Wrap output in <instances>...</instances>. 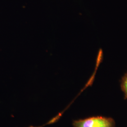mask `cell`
Wrapping results in <instances>:
<instances>
[{"instance_id":"cell-1","label":"cell","mask_w":127,"mask_h":127,"mask_svg":"<svg viewBox=\"0 0 127 127\" xmlns=\"http://www.w3.org/2000/svg\"><path fill=\"white\" fill-rule=\"evenodd\" d=\"M73 126L74 127H115V123L112 118L95 116L74 121Z\"/></svg>"},{"instance_id":"cell-2","label":"cell","mask_w":127,"mask_h":127,"mask_svg":"<svg viewBox=\"0 0 127 127\" xmlns=\"http://www.w3.org/2000/svg\"><path fill=\"white\" fill-rule=\"evenodd\" d=\"M121 85L122 91L124 93L125 98L127 99V73L123 77Z\"/></svg>"},{"instance_id":"cell-3","label":"cell","mask_w":127,"mask_h":127,"mask_svg":"<svg viewBox=\"0 0 127 127\" xmlns=\"http://www.w3.org/2000/svg\"></svg>"}]
</instances>
